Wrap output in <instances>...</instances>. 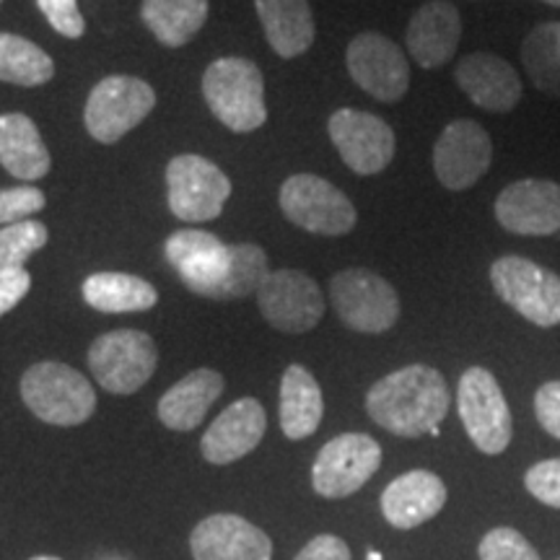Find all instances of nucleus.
<instances>
[{"label":"nucleus","instance_id":"f257e3e1","mask_svg":"<svg viewBox=\"0 0 560 560\" xmlns=\"http://www.w3.org/2000/svg\"><path fill=\"white\" fill-rule=\"evenodd\" d=\"M164 255L185 285L202 299L234 301L260 291L270 276L268 255L257 244H223L202 229H182L164 244Z\"/></svg>","mask_w":560,"mask_h":560},{"label":"nucleus","instance_id":"f03ea898","mask_svg":"<svg viewBox=\"0 0 560 560\" xmlns=\"http://www.w3.org/2000/svg\"><path fill=\"white\" fill-rule=\"evenodd\" d=\"M450 387L441 371L423 363L397 369L366 392V412L376 425L402 439L423 433L439 436V423L450 412Z\"/></svg>","mask_w":560,"mask_h":560},{"label":"nucleus","instance_id":"7ed1b4c3","mask_svg":"<svg viewBox=\"0 0 560 560\" xmlns=\"http://www.w3.org/2000/svg\"><path fill=\"white\" fill-rule=\"evenodd\" d=\"M202 96L213 117L234 132H252L268 120L262 70L247 58L210 62L202 75Z\"/></svg>","mask_w":560,"mask_h":560},{"label":"nucleus","instance_id":"20e7f679","mask_svg":"<svg viewBox=\"0 0 560 560\" xmlns=\"http://www.w3.org/2000/svg\"><path fill=\"white\" fill-rule=\"evenodd\" d=\"M21 400L50 425H81L94 416L96 392L81 371L58 361L34 363L21 376Z\"/></svg>","mask_w":560,"mask_h":560},{"label":"nucleus","instance_id":"39448f33","mask_svg":"<svg viewBox=\"0 0 560 560\" xmlns=\"http://www.w3.org/2000/svg\"><path fill=\"white\" fill-rule=\"evenodd\" d=\"M490 283L503 304L537 327L560 325V276L520 255L490 265Z\"/></svg>","mask_w":560,"mask_h":560},{"label":"nucleus","instance_id":"423d86ee","mask_svg":"<svg viewBox=\"0 0 560 560\" xmlns=\"http://www.w3.org/2000/svg\"><path fill=\"white\" fill-rule=\"evenodd\" d=\"M156 107V91L136 75H107L91 89L83 122L100 143H117Z\"/></svg>","mask_w":560,"mask_h":560},{"label":"nucleus","instance_id":"0eeeda50","mask_svg":"<svg viewBox=\"0 0 560 560\" xmlns=\"http://www.w3.org/2000/svg\"><path fill=\"white\" fill-rule=\"evenodd\" d=\"M330 299L335 312L348 330L380 335L400 319V296L395 285L376 272L350 268L330 280Z\"/></svg>","mask_w":560,"mask_h":560},{"label":"nucleus","instance_id":"6e6552de","mask_svg":"<svg viewBox=\"0 0 560 560\" xmlns=\"http://www.w3.org/2000/svg\"><path fill=\"white\" fill-rule=\"evenodd\" d=\"M457 408L467 436L482 454H503L514 436V420L506 397L488 369L472 366L462 374Z\"/></svg>","mask_w":560,"mask_h":560},{"label":"nucleus","instance_id":"1a4fd4ad","mask_svg":"<svg viewBox=\"0 0 560 560\" xmlns=\"http://www.w3.org/2000/svg\"><path fill=\"white\" fill-rule=\"evenodd\" d=\"M280 208L293 226L319 236H346L359 213L346 192L317 174H293L280 187Z\"/></svg>","mask_w":560,"mask_h":560},{"label":"nucleus","instance_id":"9d476101","mask_svg":"<svg viewBox=\"0 0 560 560\" xmlns=\"http://www.w3.org/2000/svg\"><path fill=\"white\" fill-rule=\"evenodd\" d=\"M159 366V348L140 330H112L91 342L89 369L112 395H132Z\"/></svg>","mask_w":560,"mask_h":560},{"label":"nucleus","instance_id":"9b49d317","mask_svg":"<svg viewBox=\"0 0 560 560\" xmlns=\"http://www.w3.org/2000/svg\"><path fill=\"white\" fill-rule=\"evenodd\" d=\"M170 208L179 221L202 223L219 219L231 195V179L213 161L182 153L166 166Z\"/></svg>","mask_w":560,"mask_h":560},{"label":"nucleus","instance_id":"f8f14e48","mask_svg":"<svg viewBox=\"0 0 560 560\" xmlns=\"http://www.w3.org/2000/svg\"><path fill=\"white\" fill-rule=\"evenodd\" d=\"M382 465V446L366 433H340L322 446L312 467V488L325 499L361 490Z\"/></svg>","mask_w":560,"mask_h":560},{"label":"nucleus","instance_id":"ddd939ff","mask_svg":"<svg viewBox=\"0 0 560 560\" xmlns=\"http://www.w3.org/2000/svg\"><path fill=\"white\" fill-rule=\"evenodd\" d=\"M327 132L348 170L361 177H374L395 159V130L371 112L348 107L332 112Z\"/></svg>","mask_w":560,"mask_h":560},{"label":"nucleus","instance_id":"4468645a","mask_svg":"<svg viewBox=\"0 0 560 560\" xmlns=\"http://www.w3.org/2000/svg\"><path fill=\"white\" fill-rule=\"evenodd\" d=\"M257 306L280 332H310L325 317V296L317 280L301 270H276L257 291Z\"/></svg>","mask_w":560,"mask_h":560},{"label":"nucleus","instance_id":"2eb2a0df","mask_svg":"<svg viewBox=\"0 0 560 560\" xmlns=\"http://www.w3.org/2000/svg\"><path fill=\"white\" fill-rule=\"evenodd\" d=\"M350 79L380 102H400L410 89V66L395 42L376 32H363L348 45Z\"/></svg>","mask_w":560,"mask_h":560},{"label":"nucleus","instance_id":"dca6fc26","mask_svg":"<svg viewBox=\"0 0 560 560\" xmlns=\"http://www.w3.org/2000/svg\"><path fill=\"white\" fill-rule=\"evenodd\" d=\"M493 164V140L472 120H454L433 145V172L452 192L470 190Z\"/></svg>","mask_w":560,"mask_h":560},{"label":"nucleus","instance_id":"f3484780","mask_svg":"<svg viewBox=\"0 0 560 560\" xmlns=\"http://www.w3.org/2000/svg\"><path fill=\"white\" fill-rule=\"evenodd\" d=\"M495 221L516 236H552L560 231V185L520 179L495 198Z\"/></svg>","mask_w":560,"mask_h":560},{"label":"nucleus","instance_id":"a211bd4d","mask_svg":"<svg viewBox=\"0 0 560 560\" xmlns=\"http://www.w3.org/2000/svg\"><path fill=\"white\" fill-rule=\"evenodd\" d=\"M195 560H272V542L240 514H213L190 535Z\"/></svg>","mask_w":560,"mask_h":560},{"label":"nucleus","instance_id":"6ab92c4d","mask_svg":"<svg viewBox=\"0 0 560 560\" xmlns=\"http://www.w3.org/2000/svg\"><path fill=\"white\" fill-rule=\"evenodd\" d=\"M268 429V416L260 400L242 397L231 402L219 418L210 423L206 436L200 441V452L210 465H231V462L247 457L260 446Z\"/></svg>","mask_w":560,"mask_h":560},{"label":"nucleus","instance_id":"aec40b11","mask_svg":"<svg viewBox=\"0 0 560 560\" xmlns=\"http://www.w3.org/2000/svg\"><path fill=\"white\" fill-rule=\"evenodd\" d=\"M454 79L467 94V100L493 115H509L522 102V79L516 75L514 66L499 55H467L454 70Z\"/></svg>","mask_w":560,"mask_h":560},{"label":"nucleus","instance_id":"412c9836","mask_svg":"<svg viewBox=\"0 0 560 560\" xmlns=\"http://www.w3.org/2000/svg\"><path fill=\"white\" fill-rule=\"evenodd\" d=\"M462 39L459 11L446 0L420 5L405 32V45L420 68L436 70L452 60Z\"/></svg>","mask_w":560,"mask_h":560},{"label":"nucleus","instance_id":"4be33fe9","mask_svg":"<svg viewBox=\"0 0 560 560\" xmlns=\"http://www.w3.org/2000/svg\"><path fill=\"white\" fill-rule=\"evenodd\" d=\"M446 486L429 470H410L384 488L382 514L392 527L416 529L444 509Z\"/></svg>","mask_w":560,"mask_h":560},{"label":"nucleus","instance_id":"5701e85b","mask_svg":"<svg viewBox=\"0 0 560 560\" xmlns=\"http://www.w3.org/2000/svg\"><path fill=\"white\" fill-rule=\"evenodd\" d=\"M223 376L213 369H195L164 392L156 416L170 431H195L223 395Z\"/></svg>","mask_w":560,"mask_h":560},{"label":"nucleus","instance_id":"b1692460","mask_svg":"<svg viewBox=\"0 0 560 560\" xmlns=\"http://www.w3.org/2000/svg\"><path fill=\"white\" fill-rule=\"evenodd\" d=\"M257 16L270 47L283 60L299 58L314 45V26L310 0H255Z\"/></svg>","mask_w":560,"mask_h":560},{"label":"nucleus","instance_id":"393cba45","mask_svg":"<svg viewBox=\"0 0 560 560\" xmlns=\"http://www.w3.org/2000/svg\"><path fill=\"white\" fill-rule=\"evenodd\" d=\"M0 166L21 182L42 179L50 172V151L32 117L21 112L0 115Z\"/></svg>","mask_w":560,"mask_h":560},{"label":"nucleus","instance_id":"a878e982","mask_svg":"<svg viewBox=\"0 0 560 560\" xmlns=\"http://www.w3.org/2000/svg\"><path fill=\"white\" fill-rule=\"evenodd\" d=\"M325 416V397L310 369L293 363L280 380V429L291 441L310 439Z\"/></svg>","mask_w":560,"mask_h":560},{"label":"nucleus","instance_id":"bb28decb","mask_svg":"<svg viewBox=\"0 0 560 560\" xmlns=\"http://www.w3.org/2000/svg\"><path fill=\"white\" fill-rule=\"evenodd\" d=\"M83 301L104 314L149 312L159 304V293L149 280L130 272H94L81 285Z\"/></svg>","mask_w":560,"mask_h":560},{"label":"nucleus","instance_id":"cd10ccee","mask_svg":"<svg viewBox=\"0 0 560 560\" xmlns=\"http://www.w3.org/2000/svg\"><path fill=\"white\" fill-rule=\"evenodd\" d=\"M140 19L164 47H182L208 21V0H143Z\"/></svg>","mask_w":560,"mask_h":560},{"label":"nucleus","instance_id":"c85d7f7f","mask_svg":"<svg viewBox=\"0 0 560 560\" xmlns=\"http://www.w3.org/2000/svg\"><path fill=\"white\" fill-rule=\"evenodd\" d=\"M52 75L55 62L39 45L19 34L0 32V81L34 89L52 81Z\"/></svg>","mask_w":560,"mask_h":560},{"label":"nucleus","instance_id":"c756f323","mask_svg":"<svg viewBox=\"0 0 560 560\" xmlns=\"http://www.w3.org/2000/svg\"><path fill=\"white\" fill-rule=\"evenodd\" d=\"M522 62L527 75L542 94L560 100V24L535 26L522 45Z\"/></svg>","mask_w":560,"mask_h":560},{"label":"nucleus","instance_id":"7c9ffc66","mask_svg":"<svg viewBox=\"0 0 560 560\" xmlns=\"http://www.w3.org/2000/svg\"><path fill=\"white\" fill-rule=\"evenodd\" d=\"M50 240V231L39 221H19L0 229V272L21 270L34 252L45 247Z\"/></svg>","mask_w":560,"mask_h":560},{"label":"nucleus","instance_id":"2f4dec72","mask_svg":"<svg viewBox=\"0 0 560 560\" xmlns=\"http://www.w3.org/2000/svg\"><path fill=\"white\" fill-rule=\"evenodd\" d=\"M480 560H540L522 532L511 527L490 529L480 542Z\"/></svg>","mask_w":560,"mask_h":560},{"label":"nucleus","instance_id":"473e14b6","mask_svg":"<svg viewBox=\"0 0 560 560\" xmlns=\"http://www.w3.org/2000/svg\"><path fill=\"white\" fill-rule=\"evenodd\" d=\"M45 192L34 185L11 187V190H0V226H11V223L32 219L45 208Z\"/></svg>","mask_w":560,"mask_h":560},{"label":"nucleus","instance_id":"72a5a7b5","mask_svg":"<svg viewBox=\"0 0 560 560\" xmlns=\"http://www.w3.org/2000/svg\"><path fill=\"white\" fill-rule=\"evenodd\" d=\"M524 486L545 506L560 509V459H545L532 465L524 475Z\"/></svg>","mask_w":560,"mask_h":560},{"label":"nucleus","instance_id":"f704fd0d","mask_svg":"<svg viewBox=\"0 0 560 560\" xmlns=\"http://www.w3.org/2000/svg\"><path fill=\"white\" fill-rule=\"evenodd\" d=\"M39 11L50 21V26L62 37L81 39L86 32V21L79 11V0H37Z\"/></svg>","mask_w":560,"mask_h":560},{"label":"nucleus","instance_id":"c9c22d12","mask_svg":"<svg viewBox=\"0 0 560 560\" xmlns=\"http://www.w3.org/2000/svg\"><path fill=\"white\" fill-rule=\"evenodd\" d=\"M535 412L542 429L560 439V382H548L537 389Z\"/></svg>","mask_w":560,"mask_h":560},{"label":"nucleus","instance_id":"e433bc0d","mask_svg":"<svg viewBox=\"0 0 560 560\" xmlns=\"http://www.w3.org/2000/svg\"><path fill=\"white\" fill-rule=\"evenodd\" d=\"M32 289V276L24 268L0 272V317L9 314Z\"/></svg>","mask_w":560,"mask_h":560},{"label":"nucleus","instance_id":"4c0bfd02","mask_svg":"<svg viewBox=\"0 0 560 560\" xmlns=\"http://www.w3.org/2000/svg\"><path fill=\"white\" fill-rule=\"evenodd\" d=\"M293 560H350V548L338 535H317Z\"/></svg>","mask_w":560,"mask_h":560},{"label":"nucleus","instance_id":"58836bf2","mask_svg":"<svg viewBox=\"0 0 560 560\" xmlns=\"http://www.w3.org/2000/svg\"><path fill=\"white\" fill-rule=\"evenodd\" d=\"M30 560H62V558H55V556H37V558H30Z\"/></svg>","mask_w":560,"mask_h":560},{"label":"nucleus","instance_id":"ea45409f","mask_svg":"<svg viewBox=\"0 0 560 560\" xmlns=\"http://www.w3.org/2000/svg\"><path fill=\"white\" fill-rule=\"evenodd\" d=\"M369 560H382V556H380V552H376V550H371V552H369Z\"/></svg>","mask_w":560,"mask_h":560},{"label":"nucleus","instance_id":"a19ab883","mask_svg":"<svg viewBox=\"0 0 560 560\" xmlns=\"http://www.w3.org/2000/svg\"><path fill=\"white\" fill-rule=\"evenodd\" d=\"M542 3H548V5H556V9H560V0H542Z\"/></svg>","mask_w":560,"mask_h":560},{"label":"nucleus","instance_id":"79ce46f5","mask_svg":"<svg viewBox=\"0 0 560 560\" xmlns=\"http://www.w3.org/2000/svg\"><path fill=\"white\" fill-rule=\"evenodd\" d=\"M0 5H3V0H0Z\"/></svg>","mask_w":560,"mask_h":560}]
</instances>
